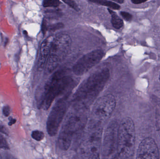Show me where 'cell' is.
<instances>
[{"label": "cell", "mask_w": 160, "mask_h": 159, "mask_svg": "<svg viewBox=\"0 0 160 159\" xmlns=\"http://www.w3.org/2000/svg\"><path fill=\"white\" fill-rule=\"evenodd\" d=\"M110 76L109 69L105 68L97 71L85 80L73 96L75 108H88L103 89Z\"/></svg>", "instance_id": "obj_1"}, {"label": "cell", "mask_w": 160, "mask_h": 159, "mask_svg": "<svg viewBox=\"0 0 160 159\" xmlns=\"http://www.w3.org/2000/svg\"><path fill=\"white\" fill-rule=\"evenodd\" d=\"M88 118V108H75L68 115L58 138V145L61 149L67 150L69 148L73 136L85 127Z\"/></svg>", "instance_id": "obj_2"}, {"label": "cell", "mask_w": 160, "mask_h": 159, "mask_svg": "<svg viewBox=\"0 0 160 159\" xmlns=\"http://www.w3.org/2000/svg\"><path fill=\"white\" fill-rule=\"evenodd\" d=\"M72 82V78L65 76L63 71L55 72L46 84L43 95L37 100L38 108L48 109L55 98L68 88Z\"/></svg>", "instance_id": "obj_3"}, {"label": "cell", "mask_w": 160, "mask_h": 159, "mask_svg": "<svg viewBox=\"0 0 160 159\" xmlns=\"http://www.w3.org/2000/svg\"><path fill=\"white\" fill-rule=\"evenodd\" d=\"M135 131L134 123L131 119L126 118L118 126L117 149L121 158L130 159L134 153Z\"/></svg>", "instance_id": "obj_4"}, {"label": "cell", "mask_w": 160, "mask_h": 159, "mask_svg": "<svg viewBox=\"0 0 160 159\" xmlns=\"http://www.w3.org/2000/svg\"><path fill=\"white\" fill-rule=\"evenodd\" d=\"M71 44V37L67 34H61L54 37L46 64L48 72H52L64 59L70 50Z\"/></svg>", "instance_id": "obj_5"}, {"label": "cell", "mask_w": 160, "mask_h": 159, "mask_svg": "<svg viewBox=\"0 0 160 159\" xmlns=\"http://www.w3.org/2000/svg\"><path fill=\"white\" fill-rule=\"evenodd\" d=\"M116 105L115 98L112 94L102 96L97 100L93 105L90 118L92 128L107 120L112 114Z\"/></svg>", "instance_id": "obj_6"}, {"label": "cell", "mask_w": 160, "mask_h": 159, "mask_svg": "<svg viewBox=\"0 0 160 159\" xmlns=\"http://www.w3.org/2000/svg\"><path fill=\"white\" fill-rule=\"evenodd\" d=\"M65 99H60L54 105L50 113L47 123V129L50 136H55L59 130L67 110Z\"/></svg>", "instance_id": "obj_7"}, {"label": "cell", "mask_w": 160, "mask_h": 159, "mask_svg": "<svg viewBox=\"0 0 160 159\" xmlns=\"http://www.w3.org/2000/svg\"><path fill=\"white\" fill-rule=\"evenodd\" d=\"M104 56L102 49H96L85 55L73 66V72L76 75L82 76L97 65Z\"/></svg>", "instance_id": "obj_8"}, {"label": "cell", "mask_w": 160, "mask_h": 159, "mask_svg": "<svg viewBox=\"0 0 160 159\" xmlns=\"http://www.w3.org/2000/svg\"><path fill=\"white\" fill-rule=\"evenodd\" d=\"M118 127L116 122L110 123L104 134L102 150L105 156L111 155L117 148Z\"/></svg>", "instance_id": "obj_9"}, {"label": "cell", "mask_w": 160, "mask_h": 159, "mask_svg": "<svg viewBox=\"0 0 160 159\" xmlns=\"http://www.w3.org/2000/svg\"><path fill=\"white\" fill-rule=\"evenodd\" d=\"M136 159H159V153L154 139L146 138L139 145Z\"/></svg>", "instance_id": "obj_10"}, {"label": "cell", "mask_w": 160, "mask_h": 159, "mask_svg": "<svg viewBox=\"0 0 160 159\" xmlns=\"http://www.w3.org/2000/svg\"><path fill=\"white\" fill-rule=\"evenodd\" d=\"M82 144V149L88 157L94 154H99L101 141V129H98L90 133Z\"/></svg>", "instance_id": "obj_11"}, {"label": "cell", "mask_w": 160, "mask_h": 159, "mask_svg": "<svg viewBox=\"0 0 160 159\" xmlns=\"http://www.w3.org/2000/svg\"><path fill=\"white\" fill-rule=\"evenodd\" d=\"M53 39L54 37L53 36H49L41 44L40 55L38 63V70L39 71H43L46 67Z\"/></svg>", "instance_id": "obj_12"}, {"label": "cell", "mask_w": 160, "mask_h": 159, "mask_svg": "<svg viewBox=\"0 0 160 159\" xmlns=\"http://www.w3.org/2000/svg\"><path fill=\"white\" fill-rule=\"evenodd\" d=\"M111 15V22L114 28L119 29L123 27L124 25L123 20L117 15L116 13L112 11L111 9H108Z\"/></svg>", "instance_id": "obj_13"}, {"label": "cell", "mask_w": 160, "mask_h": 159, "mask_svg": "<svg viewBox=\"0 0 160 159\" xmlns=\"http://www.w3.org/2000/svg\"><path fill=\"white\" fill-rule=\"evenodd\" d=\"M91 2L98 3L99 4L108 7L110 8L114 9V10H118L120 8V6L118 4L111 1H91Z\"/></svg>", "instance_id": "obj_14"}, {"label": "cell", "mask_w": 160, "mask_h": 159, "mask_svg": "<svg viewBox=\"0 0 160 159\" xmlns=\"http://www.w3.org/2000/svg\"><path fill=\"white\" fill-rule=\"evenodd\" d=\"M32 137L34 140L39 142L44 139L45 134L43 132L39 130H35L32 132Z\"/></svg>", "instance_id": "obj_15"}, {"label": "cell", "mask_w": 160, "mask_h": 159, "mask_svg": "<svg viewBox=\"0 0 160 159\" xmlns=\"http://www.w3.org/2000/svg\"><path fill=\"white\" fill-rule=\"evenodd\" d=\"M60 1L57 0H49L44 1L43 2V6L44 7H57L60 5Z\"/></svg>", "instance_id": "obj_16"}, {"label": "cell", "mask_w": 160, "mask_h": 159, "mask_svg": "<svg viewBox=\"0 0 160 159\" xmlns=\"http://www.w3.org/2000/svg\"><path fill=\"white\" fill-rule=\"evenodd\" d=\"M0 148L5 149H9V147L6 139L2 135L0 134Z\"/></svg>", "instance_id": "obj_17"}, {"label": "cell", "mask_w": 160, "mask_h": 159, "mask_svg": "<svg viewBox=\"0 0 160 159\" xmlns=\"http://www.w3.org/2000/svg\"><path fill=\"white\" fill-rule=\"evenodd\" d=\"M65 3L67 4L69 6H70V7L73 8V9H75V10H77V11H78L79 10V8L78 7L76 3L74 1H64Z\"/></svg>", "instance_id": "obj_18"}, {"label": "cell", "mask_w": 160, "mask_h": 159, "mask_svg": "<svg viewBox=\"0 0 160 159\" xmlns=\"http://www.w3.org/2000/svg\"><path fill=\"white\" fill-rule=\"evenodd\" d=\"M120 14H121L122 17L127 21H129L131 20L132 18V16L131 14L128 13V12L122 11L120 13Z\"/></svg>", "instance_id": "obj_19"}, {"label": "cell", "mask_w": 160, "mask_h": 159, "mask_svg": "<svg viewBox=\"0 0 160 159\" xmlns=\"http://www.w3.org/2000/svg\"><path fill=\"white\" fill-rule=\"evenodd\" d=\"M11 109L8 105H5L2 109V113L5 117H8L10 115Z\"/></svg>", "instance_id": "obj_20"}, {"label": "cell", "mask_w": 160, "mask_h": 159, "mask_svg": "<svg viewBox=\"0 0 160 159\" xmlns=\"http://www.w3.org/2000/svg\"><path fill=\"white\" fill-rule=\"evenodd\" d=\"M63 27V25L62 23H58V24L53 25L51 26V30H58V29H61Z\"/></svg>", "instance_id": "obj_21"}, {"label": "cell", "mask_w": 160, "mask_h": 159, "mask_svg": "<svg viewBox=\"0 0 160 159\" xmlns=\"http://www.w3.org/2000/svg\"><path fill=\"white\" fill-rule=\"evenodd\" d=\"M47 30H48V27H47V22H46V20L44 19L42 21V30L44 34H45Z\"/></svg>", "instance_id": "obj_22"}, {"label": "cell", "mask_w": 160, "mask_h": 159, "mask_svg": "<svg viewBox=\"0 0 160 159\" xmlns=\"http://www.w3.org/2000/svg\"><path fill=\"white\" fill-rule=\"evenodd\" d=\"M0 133H4V134H8V132L7 129L4 126L0 125Z\"/></svg>", "instance_id": "obj_23"}, {"label": "cell", "mask_w": 160, "mask_h": 159, "mask_svg": "<svg viewBox=\"0 0 160 159\" xmlns=\"http://www.w3.org/2000/svg\"><path fill=\"white\" fill-rule=\"evenodd\" d=\"M16 121H17L16 119L12 117H10L9 118V122L8 123V125L9 126H12L15 123H16Z\"/></svg>", "instance_id": "obj_24"}, {"label": "cell", "mask_w": 160, "mask_h": 159, "mask_svg": "<svg viewBox=\"0 0 160 159\" xmlns=\"http://www.w3.org/2000/svg\"><path fill=\"white\" fill-rule=\"evenodd\" d=\"M88 159H100L99 154H94L88 157Z\"/></svg>", "instance_id": "obj_25"}, {"label": "cell", "mask_w": 160, "mask_h": 159, "mask_svg": "<svg viewBox=\"0 0 160 159\" xmlns=\"http://www.w3.org/2000/svg\"><path fill=\"white\" fill-rule=\"evenodd\" d=\"M132 2L133 3V4H139L145 2H146L145 1H132Z\"/></svg>", "instance_id": "obj_26"}, {"label": "cell", "mask_w": 160, "mask_h": 159, "mask_svg": "<svg viewBox=\"0 0 160 159\" xmlns=\"http://www.w3.org/2000/svg\"><path fill=\"white\" fill-rule=\"evenodd\" d=\"M4 159H17L14 157L10 155H7L5 157Z\"/></svg>", "instance_id": "obj_27"}, {"label": "cell", "mask_w": 160, "mask_h": 159, "mask_svg": "<svg viewBox=\"0 0 160 159\" xmlns=\"http://www.w3.org/2000/svg\"><path fill=\"white\" fill-rule=\"evenodd\" d=\"M117 2L119 3H122L124 2V1H116Z\"/></svg>", "instance_id": "obj_28"}, {"label": "cell", "mask_w": 160, "mask_h": 159, "mask_svg": "<svg viewBox=\"0 0 160 159\" xmlns=\"http://www.w3.org/2000/svg\"><path fill=\"white\" fill-rule=\"evenodd\" d=\"M0 159H2V156L0 155Z\"/></svg>", "instance_id": "obj_29"}, {"label": "cell", "mask_w": 160, "mask_h": 159, "mask_svg": "<svg viewBox=\"0 0 160 159\" xmlns=\"http://www.w3.org/2000/svg\"><path fill=\"white\" fill-rule=\"evenodd\" d=\"M159 80H160V76H159Z\"/></svg>", "instance_id": "obj_30"}]
</instances>
